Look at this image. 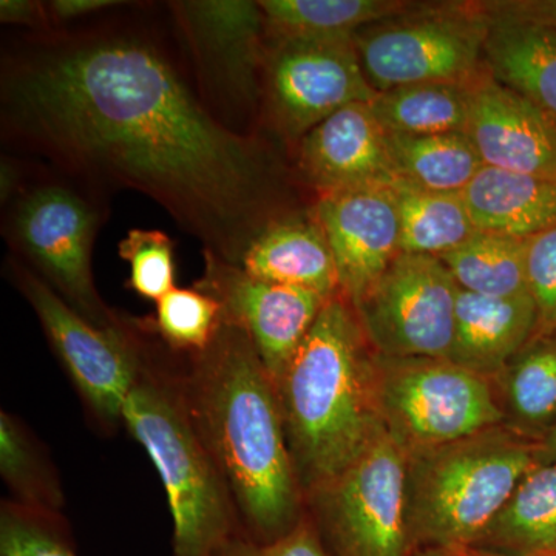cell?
<instances>
[{"label":"cell","instance_id":"f35d334b","mask_svg":"<svg viewBox=\"0 0 556 556\" xmlns=\"http://www.w3.org/2000/svg\"><path fill=\"white\" fill-rule=\"evenodd\" d=\"M535 464H556V426L533 448Z\"/></svg>","mask_w":556,"mask_h":556},{"label":"cell","instance_id":"8fae6325","mask_svg":"<svg viewBox=\"0 0 556 556\" xmlns=\"http://www.w3.org/2000/svg\"><path fill=\"white\" fill-rule=\"evenodd\" d=\"M5 268L94 415L104 422L123 420L124 404L146 365L149 328L129 317L115 327H98L21 260L11 255Z\"/></svg>","mask_w":556,"mask_h":556},{"label":"cell","instance_id":"d590c367","mask_svg":"<svg viewBox=\"0 0 556 556\" xmlns=\"http://www.w3.org/2000/svg\"><path fill=\"white\" fill-rule=\"evenodd\" d=\"M0 22L31 28L33 33L51 30L46 2H40V0H2L0 2Z\"/></svg>","mask_w":556,"mask_h":556},{"label":"cell","instance_id":"52a82bcc","mask_svg":"<svg viewBox=\"0 0 556 556\" xmlns=\"http://www.w3.org/2000/svg\"><path fill=\"white\" fill-rule=\"evenodd\" d=\"M485 3H412L353 36L358 61L378 93L416 84H475L486 75Z\"/></svg>","mask_w":556,"mask_h":556},{"label":"cell","instance_id":"603a6c76","mask_svg":"<svg viewBox=\"0 0 556 556\" xmlns=\"http://www.w3.org/2000/svg\"><path fill=\"white\" fill-rule=\"evenodd\" d=\"M473 548L514 556L556 555V464H535Z\"/></svg>","mask_w":556,"mask_h":556},{"label":"cell","instance_id":"8992f818","mask_svg":"<svg viewBox=\"0 0 556 556\" xmlns=\"http://www.w3.org/2000/svg\"><path fill=\"white\" fill-rule=\"evenodd\" d=\"M3 207V236L13 257L91 324L115 327L126 320L102 302L91 268L94 240L108 219V201L53 174L25 181Z\"/></svg>","mask_w":556,"mask_h":556},{"label":"cell","instance_id":"f546056e","mask_svg":"<svg viewBox=\"0 0 556 556\" xmlns=\"http://www.w3.org/2000/svg\"><path fill=\"white\" fill-rule=\"evenodd\" d=\"M222 325V308L200 289L174 288L156 302L153 332L175 351L190 356L206 350Z\"/></svg>","mask_w":556,"mask_h":556},{"label":"cell","instance_id":"1f68e13d","mask_svg":"<svg viewBox=\"0 0 556 556\" xmlns=\"http://www.w3.org/2000/svg\"><path fill=\"white\" fill-rule=\"evenodd\" d=\"M118 254L130 265L127 287L139 298L160 302L175 288V244L163 230L130 229Z\"/></svg>","mask_w":556,"mask_h":556},{"label":"cell","instance_id":"ba28073f","mask_svg":"<svg viewBox=\"0 0 556 556\" xmlns=\"http://www.w3.org/2000/svg\"><path fill=\"white\" fill-rule=\"evenodd\" d=\"M166 9L207 109L237 134L262 135L268 31L258 2L175 0Z\"/></svg>","mask_w":556,"mask_h":556},{"label":"cell","instance_id":"5bb4252c","mask_svg":"<svg viewBox=\"0 0 556 556\" xmlns=\"http://www.w3.org/2000/svg\"><path fill=\"white\" fill-rule=\"evenodd\" d=\"M203 255V276L193 287L217 300L222 321L247 332L277 386L328 300L308 289L249 276L211 252Z\"/></svg>","mask_w":556,"mask_h":556},{"label":"cell","instance_id":"44dd1931","mask_svg":"<svg viewBox=\"0 0 556 556\" xmlns=\"http://www.w3.org/2000/svg\"><path fill=\"white\" fill-rule=\"evenodd\" d=\"M463 197L478 230L530 240L556 226V179L484 166Z\"/></svg>","mask_w":556,"mask_h":556},{"label":"cell","instance_id":"e0dca14e","mask_svg":"<svg viewBox=\"0 0 556 556\" xmlns=\"http://www.w3.org/2000/svg\"><path fill=\"white\" fill-rule=\"evenodd\" d=\"M466 134L484 166L556 179V121L489 73L475 84Z\"/></svg>","mask_w":556,"mask_h":556},{"label":"cell","instance_id":"484cf974","mask_svg":"<svg viewBox=\"0 0 556 556\" xmlns=\"http://www.w3.org/2000/svg\"><path fill=\"white\" fill-rule=\"evenodd\" d=\"M401 228V252L442 257L475 232L463 193L433 192L404 179L391 185Z\"/></svg>","mask_w":556,"mask_h":556},{"label":"cell","instance_id":"2e32d148","mask_svg":"<svg viewBox=\"0 0 556 556\" xmlns=\"http://www.w3.org/2000/svg\"><path fill=\"white\" fill-rule=\"evenodd\" d=\"M292 150L300 181L317 197L375 186L388 188L397 179L387 131L368 102L332 113Z\"/></svg>","mask_w":556,"mask_h":556},{"label":"cell","instance_id":"ab89813d","mask_svg":"<svg viewBox=\"0 0 556 556\" xmlns=\"http://www.w3.org/2000/svg\"><path fill=\"white\" fill-rule=\"evenodd\" d=\"M409 556H460L455 551H444V548H416Z\"/></svg>","mask_w":556,"mask_h":556},{"label":"cell","instance_id":"277c9868","mask_svg":"<svg viewBox=\"0 0 556 556\" xmlns=\"http://www.w3.org/2000/svg\"><path fill=\"white\" fill-rule=\"evenodd\" d=\"M123 422L166 490L174 556H212L243 530L229 486L190 416L181 379L146 361L124 404Z\"/></svg>","mask_w":556,"mask_h":556},{"label":"cell","instance_id":"74e56055","mask_svg":"<svg viewBox=\"0 0 556 556\" xmlns=\"http://www.w3.org/2000/svg\"><path fill=\"white\" fill-rule=\"evenodd\" d=\"M25 181H27V177H25L24 169L21 167V161L10 155H3L2 163H0V201H2V206H7L20 193Z\"/></svg>","mask_w":556,"mask_h":556},{"label":"cell","instance_id":"836d02e7","mask_svg":"<svg viewBox=\"0 0 556 556\" xmlns=\"http://www.w3.org/2000/svg\"><path fill=\"white\" fill-rule=\"evenodd\" d=\"M212 556H331L309 511L287 535L262 543L243 530L226 540Z\"/></svg>","mask_w":556,"mask_h":556},{"label":"cell","instance_id":"ffe728a7","mask_svg":"<svg viewBox=\"0 0 556 556\" xmlns=\"http://www.w3.org/2000/svg\"><path fill=\"white\" fill-rule=\"evenodd\" d=\"M240 266L260 280L308 289L327 300L342 294L334 255L311 207L268 226Z\"/></svg>","mask_w":556,"mask_h":556},{"label":"cell","instance_id":"4fadbf2b","mask_svg":"<svg viewBox=\"0 0 556 556\" xmlns=\"http://www.w3.org/2000/svg\"><path fill=\"white\" fill-rule=\"evenodd\" d=\"M457 292L441 260L401 252L353 306L378 356L448 358Z\"/></svg>","mask_w":556,"mask_h":556},{"label":"cell","instance_id":"7c38bea8","mask_svg":"<svg viewBox=\"0 0 556 556\" xmlns=\"http://www.w3.org/2000/svg\"><path fill=\"white\" fill-rule=\"evenodd\" d=\"M353 38L270 39L262 76L260 131L292 149L332 113L356 102L371 104Z\"/></svg>","mask_w":556,"mask_h":556},{"label":"cell","instance_id":"8d00e7d4","mask_svg":"<svg viewBox=\"0 0 556 556\" xmlns=\"http://www.w3.org/2000/svg\"><path fill=\"white\" fill-rule=\"evenodd\" d=\"M500 3L511 13L556 28V0H510Z\"/></svg>","mask_w":556,"mask_h":556},{"label":"cell","instance_id":"60d3db41","mask_svg":"<svg viewBox=\"0 0 556 556\" xmlns=\"http://www.w3.org/2000/svg\"><path fill=\"white\" fill-rule=\"evenodd\" d=\"M457 554L460 556H514V555H503L495 554V552H485L479 551V548L466 547V548H457ZM540 556H556V555H540Z\"/></svg>","mask_w":556,"mask_h":556},{"label":"cell","instance_id":"f1b7e54d","mask_svg":"<svg viewBox=\"0 0 556 556\" xmlns=\"http://www.w3.org/2000/svg\"><path fill=\"white\" fill-rule=\"evenodd\" d=\"M0 470L7 484L17 495L16 503L58 514L61 492L56 479L43 466L42 455L30 434L9 413L0 416Z\"/></svg>","mask_w":556,"mask_h":556},{"label":"cell","instance_id":"30bf717a","mask_svg":"<svg viewBox=\"0 0 556 556\" xmlns=\"http://www.w3.org/2000/svg\"><path fill=\"white\" fill-rule=\"evenodd\" d=\"M331 556H409L407 453L380 426L353 463L306 497Z\"/></svg>","mask_w":556,"mask_h":556},{"label":"cell","instance_id":"4dcf8cb0","mask_svg":"<svg viewBox=\"0 0 556 556\" xmlns=\"http://www.w3.org/2000/svg\"><path fill=\"white\" fill-rule=\"evenodd\" d=\"M60 514L7 503L0 511V556H78Z\"/></svg>","mask_w":556,"mask_h":556},{"label":"cell","instance_id":"d4e9b609","mask_svg":"<svg viewBox=\"0 0 556 556\" xmlns=\"http://www.w3.org/2000/svg\"><path fill=\"white\" fill-rule=\"evenodd\" d=\"M270 39L353 38L412 5L401 0H258Z\"/></svg>","mask_w":556,"mask_h":556},{"label":"cell","instance_id":"7a4b0ae2","mask_svg":"<svg viewBox=\"0 0 556 556\" xmlns=\"http://www.w3.org/2000/svg\"><path fill=\"white\" fill-rule=\"evenodd\" d=\"M181 386L243 532L262 543L287 535L306 514L305 495L276 382L247 332L222 321L211 345L190 356Z\"/></svg>","mask_w":556,"mask_h":556},{"label":"cell","instance_id":"e575fe53","mask_svg":"<svg viewBox=\"0 0 556 556\" xmlns=\"http://www.w3.org/2000/svg\"><path fill=\"white\" fill-rule=\"evenodd\" d=\"M130 2L121 0H50L46 2L51 30L102 16L105 11L123 9Z\"/></svg>","mask_w":556,"mask_h":556},{"label":"cell","instance_id":"3957f363","mask_svg":"<svg viewBox=\"0 0 556 556\" xmlns=\"http://www.w3.org/2000/svg\"><path fill=\"white\" fill-rule=\"evenodd\" d=\"M277 391L306 501L345 470L382 426L378 354L345 295L325 303Z\"/></svg>","mask_w":556,"mask_h":556},{"label":"cell","instance_id":"9c48e42d","mask_svg":"<svg viewBox=\"0 0 556 556\" xmlns=\"http://www.w3.org/2000/svg\"><path fill=\"white\" fill-rule=\"evenodd\" d=\"M378 408L407 455L503 426L492 380L445 357L378 356Z\"/></svg>","mask_w":556,"mask_h":556},{"label":"cell","instance_id":"83f0119b","mask_svg":"<svg viewBox=\"0 0 556 556\" xmlns=\"http://www.w3.org/2000/svg\"><path fill=\"white\" fill-rule=\"evenodd\" d=\"M529 240L477 230L473 236L439 257L457 287L486 298H514L527 291Z\"/></svg>","mask_w":556,"mask_h":556},{"label":"cell","instance_id":"ac0fdd59","mask_svg":"<svg viewBox=\"0 0 556 556\" xmlns=\"http://www.w3.org/2000/svg\"><path fill=\"white\" fill-rule=\"evenodd\" d=\"M486 7L484 62L490 78L556 121V28L511 13L500 2Z\"/></svg>","mask_w":556,"mask_h":556},{"label":"cell","instance_id":"d6a6232c","mask_svg":"<svg viewBox=\"0 0 556 556\" xmlns=\"http://www.w3.org/2000/svg\"><path fill=\"white\" fill-rule=\"evenodd\" d=\"M527 291L535 303L536 332L556 329V226L529 240Z\"/></svg>","mask_w":556,"mask_h":556},{"label":"cell","instance_id":"4316f807","mask_svg":"<svg viewBox=\"0 0 556 556\" xmlns=\"http://www.w3.org/2000/svg\"><path fill=\"white\" fill-rule=\"evenodd\" d=\"M397 179L433 192L463 193L484 167L467 134L388 135Z\"/></svg>","mask_w":556,"mask_h":556},{"label":"cell","instance_id":"5b68a950","mask_svg":"<svg viewBox=\"0 0 556 556\" xmlns=\"http://www.w3.org/2000/svg\"><path fill=\"white\" fill-rule=\"evenodd\" d=\"M535 444L506 427L407 455L409 546L457 551L475 543L535 466Z\"/></svg>","mask_w":556,"mask_h":556},{"label":"cell","instance_id":"cb8c5ba5","mask_svg":"<svg viewBox=\"0 0 556 556\" xmlns=\"http://www.w3.org/2000/svg\"><path fill=\"white\" fill-rule=\"evenodd\" d=\"M475 84L431 83L399 87L378 93L369 105L388 135L466 134Z\"/></svg>","mask_w":556,"mask_h":556},{"label":"cell","instance_id":"6da1fadb","mask_svg":"<svg viewBox=\"0 0 556 556\" xmlns=\"http://www.w3.org/2000/svg\"><path fill=\"white\" fill-rule=\"evenodd\" d=\"M146 20H90L7 43L3 146L101 199L149 197L203 251L240 266L268 226L302 208L289 206L266 138L219 123L185 51Z\"/></svg>","mask_w":556,"mask_h":556},{"label":"cell","instance_id":"d6986e66","mask_svg":"<svg viewBox=\"0 0 556 556\" xmlns=\"http://www.w3.org/2000/svg\"><path fill=\"white\" fill-rule=\"evenodd\" d=\"M536 332V308L529 292L486 298L459 288L450 361L493 380Z\"/></svg>","mask_w":556,"mask_h":556},{"label":"cell","instance_id":"9a60e30c","mask_svg":"<svg viewBox=\"0 0 556 556\" xmlns=\"http://www.w3.org/2000/svg\"><path fill=\"white\" fill-rule=\"evenodd\" d=\"M314 218L334 255L340 291L356 305L401 254V228L391 186L317 197Z\"/></svg>","mask_w":556,"mask_h":556},{"label":"cell","instance_id":"7402d4cb","mask_svg":"<svg viewBox=\"0 0 556 556\" xmlns=\"http://www.w3.org/2000/svg\"><path fill=\"white\" fill-rule=\"evenodd\" d=\"M492 382L503 427L538 444L556 426V329L533 336Z\"/></svg>","mask_w":556,"mask_h":556}]
</instances>
